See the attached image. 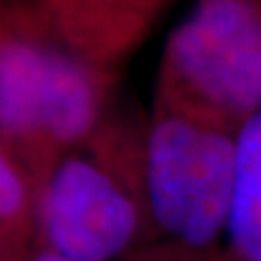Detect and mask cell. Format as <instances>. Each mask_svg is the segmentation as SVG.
I'll return each instance as SVG.
<instances>
[{"mask_svg":"<svg viewBox=\"0 0 261 261\" xmlns=\"http://www.w3.org/2000/svg\"><path fill=\"white\" fill-rule=\"evenodd\" d=\"M27 261H76V259H72L68 255H61V252H57V250L48 248V246H39Z\"/></svg>","mask_w":261,"mask_h":261,"instance_id":"obj_8","label":"cell"},{"mask_svg":"<svg viewBox=\"0 0 261 261\" xmlns=\"http://www.w3.org/2000/svg\"><path fill=\"white\" fill-rule=\"evenodd\" d=\"M142 163L150 226L170 246L216 259L233 202L238 130L152 105Z\"/></svg>","mask_w":261,"mask_h":261,"instance_id":"obj_3","label":"cell"},{"mask_svg":"<svg viewBox=\"0 0 261 261\" xmlns=\"http://www.w3.org/2000/svg\"><path fill=\"white\" fill-rule=\"evenodd\" d=\"M163 261H207L202 257H196L192 252H185L181 248H174V246H168L166 248V259Z\"/></svg>","mask_w":261,"mask_h":261,"instance_id":"obj_9","label":"cell"},{"mask_svg":"<svg viewBox=\"0 0 261 261\" xmlns=\"http://www.w3.org/2000/svg\"><path fill=\"white\" fill-rule=\"evenodd\" d=\"M59 44L116 72L174 0H20Z\"/></svg>","mask_w":261,"mask_h":261,"instance_id":"obj_5","label":"cell"},{"mask_svg":"<svg viewBox=\"0 0 261 261\" xmlns=\"http://www.w3.org/2000/svg\"><path fill=\"white\" fill-rule=\"evenodd\" d=\"M116 72L81 59L20 0L0 7V148L42 185L107 118Z\"/></svg>","mask_w":261,"mask_h":261,"instance_id":"obj_1","label":"cell"},{"mask_svg":"<svg viewBox=\"0 0 261 261\" xmlns=\"http://www.w3.org/2000/svg\"><path fill=\"white\" fill-rule=\"evenodd\" d=\"M144 130L109 116L50 168L39 185V242L76 261H113L150 224L144 194Z\"/></svg>","mask_w":261,"mask_h":261,"instance_id":"obj_2","label":"cell"},{"mask_svg":"<svg viewBox=\"0 0 261 261\" xmlns=\"http://www.w3.org/2000/svg\"><path fill=\"white\" fill-rule=\"evenodd\" d=\"M214 261H261V111L238 130L231 214Z\"/></svg>","mask_w":261,"mask_h":261,"instance_id":"obj_6","label":"cell"},{"mask_svg":"<svg viewBox=\"0 0 261 261\" xmlns=\"http://www.w3.org/2000/svg\"><path fill=\"white\" fill-rule=\"evenodd\" d=\"M152 105L231 130L261 111V0H192L163 46Z\"/></svg>","mask_w":261,"mask_h":261,"instance_id":"obj_4","label":"cell"},{"mask_svg":"<svg viewBox=\"0 0 261 261\" xmlns=\"http://www.w3.org/2000/svg\"><path fill=\"white\" fill-rule=\"evenodd\" d=\"M0 244L3 261H27L39 242V183L20 159L0 148Z\"/></svg>","mask_w":261,"mask_h":261,"instance_id":"obj_7","label":"cell"}]
</instances>
